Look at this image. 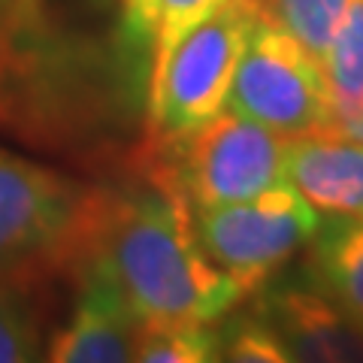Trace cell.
Segmentation results:
<instances>
[{
    "label": "cell",
    "mask_w": 363,
    "mask_h": 363,
    "mask_svg": "<svg viewBox=\"0 0 363 363\" xmlns=\"http://www.w3.org/2000/svg\"><path fill=\"white\" fill-rule=\"evenodd\" d=\"M64 276L106 281L143 324H215L242 300L200 252L185 197L152 173L130 188H88Z\"/></svg>",
    "instance_id": "1"
},
{
    "label": "cell",
    "mask_w": 363,
    "mask_h": 363,
    "mask_svg": "<svg viewBox=\"0 0 363 363\" xmlns=\"http://www.w3.org/2000/svg\"><path fill=\"white\" fill-rule=\"evenodd\" d=\"M288 136L224 109L185 136H161L149 173L173 185L191 209L227 206L285 179Z\"/></svg>",
    "instance_id": "2"
},
{
    "label": "cell",
    "mask_w": 363,
    "mask_h": 363,
    "mask_svg": "<svg viewBox=\"0 0 363 363\" xmlns=\"http://www.w3.org/2000/svg\"><path fill=\"white\" fill-rule=\"evenodd\" d=\"M252 0H227L149 70V118L157 136H185L227 109L236 67L257 21Z\"/></svg>",
    "instance_id": "3"
},
{
    "label": "cell",
    "mask_w": 363,
    "mask_h": 363,
    "mask_svg": "<svg viewBox=\"0 0 363 363\" xmlns=\"http://www.w3.org/2000/svg\"><path fill=\"white\" fill-rule=\"evenodd\" d=\"M191 224L200 252L248 297L315 240L321 215L291 182H279L240 203L191 209Z\"/></svg>",
    "instance_id": "4"
},
{
    "label": "cell",
    "mask_w": 363,
    "mask_h": 363,
    "mask_svg": "<svg viewBox=\"0 0 363 363\" xmlns=\"http://www.w3.org/2000/svg\"><path fill=\"white\" fill-rule=\"evenodd\" d=\"M88 188L0 149V279L33 285L64 276Z\"/></svg>",
    "instance_id": "5"
},
{
    "label": "cell",
    "mask_w": 363,
    "mask_h": 363,
    "mask_svg": "<svg viewBox=\"0 0 363 363\" xmlns=\"http://www.w3.org/2000/svg\"><path fill=\"white\" fill-rule=\"evenodd\" d=\"M227 109L281 136L339 128L321 61L288 30L257 18L236 67Z\"/></svg>",
    "instance_id": "6"
},
{
    "label": "cell",
    "mask_w": 363,
    "mask_h": 363,
    "mask_svg": "<svg viewBox=\"0 0 363 363\" xmlns=\"http://www.w3.org/2000/svg\"><path fill=\"white\" fill-rule=\"evenodd\" d=\"M285 179L318 215L363 221V143L339 128L288 140Z\"/></svg>",
    "instance_id": "7"
},
{
    "label": "cell",
    "mask_w": 363,
    "mask_h": 363,
    "mask_svg": "<svg viewBox=\"0 0 363 363\" xmlns=\"http://www.w3.org/2000/svg\"><path fill=\"white\" fill-rule=\"evenodd\" d=\"M257 315L276 330L288 360H363V327L315 285L279 288Z\"/></svg>",
    "instance_id": "8"
},
{
    "label": "cell",
    "mask_w": 363,
    "mask_h": 363,
    "mask_svg": "<svg viewBox=\"0 0 363 363\" xmlns=\"http://www.w3.org/2000/svg\"><path fill=\"white\" fill-rule=\"evenodd\" d=\"M79 300L64 330L55 333L45 357L55 363H128L136 354L143 321L121 294L100 279L79 281Z\"/></svg>",
    "instance_id": "9"
},
{
    "label": "cell",
    "mask_w": 363,
    "mask_h": 363,
    "mask_svg": "<svg viewBox=\"0 0 363 363\" xmlns=\"http://www.w3.org/2000/svg\"><path fill=\"white\" fill-rule=\"evenodd\" d=\"M312 245V285L363 327V221H321Z\"/></svg>",
    "instance_id": "10"
},
{
    "label": "cell",
    "mask_w": 363,
    "mask_h": 363,
    "mask_svg": "<svg viewBox=\"0 0 363 363\" xmlns=\"http://www.w3.org/2000/svg\"><path fill=\"white\" fill-rule=\"evenodd\" d=\"M227 0H121V33L133 49L149 52V70Z\"/></svg>",
    "instance_id": "11"
},
{
    "label": "cell",
    "mask_w": 363,
    "mask_h": 363,
    "mask_svg": "<svg viewBox=\"0 0 363 363\" xmlns=\"http://www.w3.org/2000/svg\"><path fill=\"white\" fill-rule=\"evenodd\" d=\"M321 70L330 91L336 124L357 118L363 112V0L348 4L321 58Z\"/></svg>",
    "instance_id": "12"
},
{
    "label": "cell",
    "mask_w": 363,
    "mask_h": 363,
    "mask_svg": "<svg viewBox=\"0 0 363 363\" xmlns=\"http://www.w3.org/2000/svg\"><path fill=\"white\" fill-rule=\"evenodd\" d=\"M252 4L260 18L288 30L321 61L351 0H252Z\"/></svg>",
    "instance_id": "13"
},
{
    "label": "cell",
    "mask_w": 363,
    "mask_h": 363,
    "mask_svg": "<svg viewBox=\"0 0 363 363\" xmlns=\"http://www.w3.org/2000/svg\"><path fill=\"white\" fill-rule=\"evenodd\" d=\"M133 360L143 363L218 360V330H212V324H143Z\"/></svg>",
    "instance_id": "14"
},
{
    "label": "cell",
    "mask_w": 363,
    "mask_h": 363,
    "mask_svg": "<svg viewBox=\"0 0 363 363\" xmlns=\"http://www.w3.org/2000/svg\"><path fill=\"white\" fill-rule=\"evenodd\" d=\"M43 351L40 312L33 285L0 279V363L37 360Z\"/></svg>",
    "instance_id": "15"
},
{
    "label": "cell",
    "mask_w": 363,
    "mask_h": 363,
    "mask_svg": "<svg viewBox=\"0 0 363 363\" xmlns=\"http://www.w3.org/2000/svg\"><path fill=\"white\" fill-rule=\"evenodd\" d=\"M218 360L236 363H288V351L260 315L236 318L218 330Z\"/></svg>",
    "instance_id": "16"
},
{
    "label": "cell",
    "mask_w": 363,
    "mask_h": 363,
    "mask_svg": "<svg viewBox=\"0 0 363 363\" xmlns=\"http://www.w3.org/2000/svg\"><path fill=\"white\" fill-rule=\"evenodd\" d=\"M40 25V0H0V67L28 49Z\"/></svg>",
    "instance_id": "17"
},
{
    "label": "cell",
    "mask_w": 363,
    "mask_h": 363,
    "mask_svg": "<svg viewBox=\"0 0 363 363\" xmlns=\"http://www.w3.org/2000/svg\"><path fill=\"white\" fill-rule=\"evenodd\" d=\"M339 130H342V133H348L351 140L363 143V112H360L357 118H351V121H345V124H339Z\"/></svg>",
    "instance_id": "18"
}]
</instances>
